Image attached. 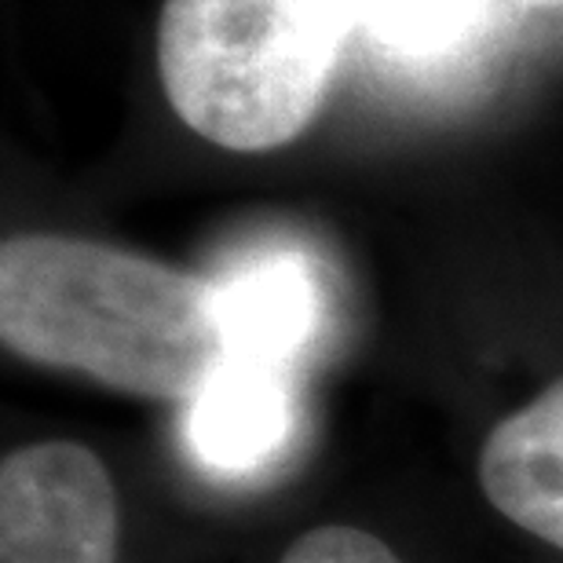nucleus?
I'll return each instance as SVG.
<instances>
[{
    "label": "nucleus",
    "mask_w": 563,
    "mask_h": 563,
    "mask_svg": "<svg viewBox=\"0 0 563 563\" xmlns=\"http://www.w3.org/2000/svg\"><path fill=\"white\" fill-rule=\"evenodd\" d=\"M0 341L33 366L173 402L228 358L217 282L66 234L0 245Z\"/></svg>",
    "instance_id": "1"
},
{
    "label": "nucleus",
    "mask_w": 563,
    "mask_h": 563,
    "mask_svg": "<svg viewBox=\"0 0 563 563\" xmlns=\"http://www.w3.org/2000/svg\"><path fill=\"white\" fill-rule=\"evenodd\" d=\"M366 0H165L157 74L168 107L234 154L278 151L319 114Z\"/></svg>",
    "instance_id": "2"
},
{
    "label": "nucleus",
    "mask_w": 563,
    "mask_h": 563,
    "mask_svg": "<svg viewBox=\"0 0 563 563\" xmlns=\"http://www.w3.org/2000/svg\"><path fill=\"white\" fill-rule=\"evenodd\" d=\"M121 509L81 443H33L0 465V563H118Z\"/></svg>",
    "instance_id": "3"
},
{
    "label": "nucleus",
    "mask_w": 563,
    "mask_h": 563,
    "mask_svg": "<svg viewBox=\"0 0 563 563\" xmlns=\"http://www.w3.org/2000/svg\"><path fill=\"white\" fill-rule=\"evenodd\" d=\"M297 432V369L264 358L228 355L198 396L187 399V454L217 479H250L275 468Z\"/></svg>",
    "instance_id": "4"
},
{
    "label": "nucleus",
    "mask_w": 563,
    "mask_h": 563,
    "mask_svg": "<svg viewBox=\"0 0 563 563\" xmlns=\"http://www.w3.org/2000/svg\"><path fill=\"white\" fill-rule=\"evenodd\" d=\"M479 487L505 520L563 549V377L490 428Z\"/></svg>",
    "instance_id": "5"
},
{
    "label": "nucleus",
    "mask_w": 563,
    "mask_h": 563,
    "mask_svg": "<svg viewBox=\"0 0 563 563\" xmlns=\"http://www.w3.org/2000/svg\"><path fill=\"white\" fill-rule=\"evenodd\" d=\"M228 355L297 369L322 322V297L297 256H264L217 282Z\"/></svg>",
    "instance_id": "6"
},
{
    "label": "nucleus",
    "mask_w": 563,
    "mask_h": 563,
    "mask_svg": "<svg viewBox=\"0 0 563 563\" xmlns=\"http://www.w3.org/2000/svg\"><path fill=\"white\" fill-rule=\"evenodd\" d=\"M278 563H402L377 534L358 527H314L300 534Z\"/></svg>",
    "instance_id": "7"
}]
</instances>
